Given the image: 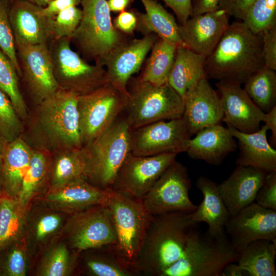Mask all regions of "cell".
Segmentation results:
<instances>
[{
	"mask_svg": "<svg viewBox=\"0 0 276 276\" xmlns=\"http://www.w3.org/2000/svg\"><path fill=\"white\" fill-rule=\"evenodd\" d=\"M78 97L60 88L29 110L20 137L32 149L50 154L81 149Z\"/></svg>",
	"mask_w": 276,
	"mask_h": 276,
	"instance_id": "1",
	"label": "cell"
},
{
	"mask_svg": "<svg viewBox=\"0 0 276 276\" xmlns=\"http://www.w3.org/2000/svg\"><path fill=\"white\" fill-rule=\"evenodd\" d=\"M190 214L153 216L134 265L138 275L160 276L180 258L198 228L199 223L192 220Z\"/></svg>",
	"mask_w": 276,
	"mask_h": 276,
	"instance_id": "2",
	"label": "cell"
},
{
	"mask_svg": "<svg viewBox=\"0 0 276 276\" xmlns=\"http://www.w3.org/2000/svg\"><path fill=\"white\" fill-rule=\"evenodd\" d=\"M260 34L251 31L241 21L229 24L212 53L204 70L208 79L244 84L265 66Z\"/></svg>",
	"mask_w": 276,
	"mask_h": 276,
	"instance_id": "3",
	"label": "cell"
},
{
	"mask_svg": "<svg viewBox=\"0 0 276 276\" xmlns=\"http://www.w3.org/2000/svg\"><path fill=\"white\" fill-rule=\"evenodd\" d=\"M131 128L121 113L103 134L81 148L84 177L101 189L110 188L123 163L131 153Z\"/></svg>",
	"mask_w": 276,
	"mask_h": 276,
	"instance_id": "4",
	"label": "cell"
},
{
	"mask_svg": "<svg viewBox=\"0 0 276 276\" xmlns=\"http://www.w3.org/2000/svg\"><path fill=\"white\" fill-rule=\"evenodd\" d=\"M238 255L225 231L212 235L197 228L180 258L160 276H222L228 264L237 262Z\"/></svg>",
	"mask_w": 276,
	"mask_h": 276,
	"instance_id": "5",
	"label": "cell"
},
{
	"mask_svg": "<svg viewBox=\"0 0 276 276\" xmlns=\"http://www.w3.org/2000/svg\"><path fill=\"white\" fill-rule=\"evenodd\" d=\"M127 90L128 100L122 114L131 129L182 117L183 99L168 83L157 85L132 76Z\"/></svg>",
	"mask_w": 276,
	"mask_h": 276,
	"instance_id": "6",
	"label": "cell"
},
{
	"mask_svg": "<svg viewBox=\"0 0 276 276\" xmlns=\"http://www.w3.org/2000/svg\"><path fill=\"white\" fill-rule=\"evenodd\" d=\"M80 4L82 16L71 43L85 60L101 65L104 59L127 39L126 35L114 27L106 0H81Z\"/></svg>",
	"mask_w": 276,
	"mask_h": 276,
	"instance_id": "7",
	"label": "cell"
},
{
	"mask_svg": "<svg viewBox=\"0 0 276 276\" xmlns=\"http://www.w3.org/2000/svg\"><path fill=\"white\" fill-rule=\"evenodd\" d=\"M107 189L104 204L110 213L116 232V249L121 258L134 268L153 215L146 209L141 199L133 198L110 188Z\"/></svg>",
	"mask_w": 276,
	"mask_h": 276,
	"instance_id": "8",
	"label": "cell"
},
{
	"mask_svg": "<svg viewBox=\"0 0 276 276\" xmlns=\"http://www.w3.org/2000/svg\"><path fill=\"white\" fill-rule=\"evenodd\" d=\"M71 39L63 37L49 43L53 71L60 88L79 96L109 82L104 67L89 64L71 47Z\"/></svg>",
	"mask_w": 276,
	"mask_h": 276,
	"instance_id": "9",
	"label": "cell"
},
{
	"mask_svg": "<svg viewBox=\"0 0 276 276\" xmlns=\"http://www.w3.org/2000/svg\"><path fill=\"white\" fill-rule=\"evenodd\" d=\"M128 93L108 82L79 96L78 109L82 147L107 130L123 112Z\"/></svg>",
	"mask_w": 276,
	"mask_h": 276,
	"instance_id": "10",
	"label": "cell"
},
{
	"mask_svg": "<svg viewBox=\"0 0 276 276\" xmlns=\"http://www.w3.org/2000/svg\"><path fill=\"white\" fill-rule=\"evenodd\" d=\"M191 187L187 168L175 159L141 199L152 215L191 213L197 208L189 197Z\"/></svg>",
	"mask_w": 276,
	"mask_h": 276,
	"instance_id": "11",
	"label": "cell"
},
{
	"mask_svg": "<svg viewBox=\"0 0 276 276\" xmlns=\"http://www.w3.org/2000/svg\"><path fill=\"white\" fill-rule=\"evenodd\" d=\"M131 154L138 156L186 152L191 139L182 118L131 129Z\"/></svg>",
	"mask_w": 276,
	"mask_h": 276,
	"instance_id": "12",
	"label": "cell"
},
{
	"mask_svg": "<svg viewBox=\"0 0 276 276\" xmlns=\"http://www.w3.org/2000/svg\"><path fill=\"white\" fill-rule=\"evenodd\" d=\"M15 49L19 80L34 106L60 88L54 76L49 45H18Z\"/></svg>",
	"mask_w": 276,
	"mask_h": 276,
	"instance_id": "13",
	"label": "cell"
},
{
	"mask_svg": "<svg viewBox=\"0 0 276 276\" xmlns=\"http://www.w3.org/2000/svg\"><path fill=\"white\" fill-rule=\"evenodd\" d=\"M66 231L71 247L78 252L117 244L114 225L105 204L95 205L72 214Z\"/></svg>",
	"mask_w": 276,
	"mask_h": 276,
	"instance_id": "14",
	"label": "cell"
},
{
	"mask_svg": "<svg viewBox=\"0 0 276 276\" xmlns=\"http://www.w3.org/2000/svg\"><path fill=\"white\" fill-rule=\"evenodd\" d=\"M176 155L168 153L138 156L131 153L120 168L110 188L141 199L175 159Z\"/></svg>",
	"mask_w": 276,
	"mask_h": 276,
	"instance_id": "15",
	"label": "cell"
},
{
	"mask_svg": "<svg viewBox=\"0 0 276 276\" xmlns=\"http://www.w3.org/2000/svg\"><path fill=\"white\" fill-rule=\"evenodd\" d=\"M224 229L238 252L259 239L276 243V211L253 202L230 216Z\"/></svg>",
	"mask_w": 276,
	"mask_h": 276,
	"instance_id": "16",
	"label": "cell"
},
{
	"mask_svg": "<svg viewBox=\"0 0 276 276\" xmlns=\"http://www.w3.org/2000/svg\"><path fill=\"white\" fill-rule=\"evenodd\" d=\"M223 111L222 121L228 127L246 133L260 128L265 113L251 100L241 84L218 81L216 83Z\"/></svg>",
	"mask_w": 276,
	"mask_h": 276,
	"instance_id": "17",
	"label": "cell"
},
{
	"mask_svg": "<svg viewBox=\"0 0 276 276\" xmlns=\"http://www.w3.org/2000/svg\"><path fill=\"white\" fill-rule=\"evenodd\" d=\"M183 100L182 118L190 136L222 121L223 111L219 94L206 76L187 91Z\"/></svg>",
	"mask_w": 276,
	"mask_h": 276,
	"instance_id": "18",
	"label": "cell"
},
{
	"mask_svg": "<svg viewBox=\"0 0 276 276\" xmlns=\"http://www.w3.org/2000/svg\"><path fill=\"white\" fill-rule=\"evenodd\" d=\"M158 38L156 35L151 33L140 39H127L111 52L101 64L106 67L109 82L128 93L129 80L139 71Z\"/></svg>",
	"mask_w": 276,
	"mask_h": 276,
	"instance_id": "19",
	"label": "cell"
},
{
	"mask_svg": "<svg viewBox=\"0 0 276 276\" xmlns=\"http://www.w3.org/2000/svg\"><path fill=\"white\" fill-rule=\"evenodd\" d=\"M229 17L225 10L219 9L191 16L178 26L179 36L187 48L206 57L228 27Z\"/></svg>",
	"mask_w": 276,
	"mask_h": 276,
	"instance_id": "20",
	"label": "cell"
},
{
	"mask_svg": "<svg viewBox=\"0 0 276 276\" xmlns=\"http://www.w3.org/2000/svg\"><path fill=\"white\" fill-rule=\"evenodd\" d=\"M40 7L22 0H10L9 20L15 45L49 44L53 39L51 19L41 16Z\"/></svg>",
	"mask_w": 276,
	"mask_h": 276,
	"instance_id": "21",
	"label": "cell"
},
{
	"mask_svg": "<svg viewBox=\"0 0 276 276\" xmlns=\"http://www.w3.org/2000/svg\"><path fill=\"white\" fill-rule=\"evenodd\" d=\"M268 173L258 168L237 165L218 189L230 216L255 201Z\"/></svg>",
	"mask_w": 276,
	"mask_h": 276,
	"instance_id": "22",
	"label": "cell"
},
{
	"mask_svg": "<svg viewBox=\"0 0 276 276\" xmlns=\"http://www.w3.org/2000/svg\"><path fill=\"white\" fill-rule=\"evenodd\" d=\"M107 189L90 183L84 177L50 188L45 200L51 206L72 214L97 204H104Z\"/></svg>",
	"mask_w": 276,
	"mask_h": 276,
	"instance_id": "23",
	"label": "cell"
},
{
	"mask_svg": "<svg viewBox=\"0 0 276 276\" xmlns=\"http://www.w3.org/2000/svg\"><path fill=\"white\" fill-rule=\"evenodd\" d=\"M195 134L193 139H190L186 151L193 159L218 166L237 149L235 137L227 128L220 124L206 127Z\"/></svg>",
	"mask_w": 276,
	"mask_h": 276,
	"instance_id": "24",
	"label": "cell"
},
{
	"mask_svg": "<svg viewBox=\"0 0 276 276\" xmlns=\"http://www.w3.org/2000/svg\"><path fill=\"white\" fill-rule=\"evenodd\" d=\"M227 128L238 140L240 151L236 165L258 168L267 173L276 171V150L267 141L268 129L265 125L250 133L242 132L232 127Z\"/></svg>",
	"mask_w": 276,
	"mask_h": 276,
	"instance_id": "25",
	"label": "cell"
},
{
	"mask_svg": "<svg viewBox=\"0 0 276 276\" xmlns=\"http://www.w3.org/2000/svg\"><path fill=\"white\" fill-rule=\"evenodd\" d=\"M196 186L202 193L203 200L191 213L192 220L198 223H206L208 226L207 232L211 235L223 233L230 215L219 194L218 184L206 177L200 176Z\"/></svg>",
	"mask_w": 276,
	"mask_h": 276,
	"instance_id": "26",
	"label": "cell"
},
{
	"mask_svg": "<svg viewBox=\"0 0 276 276\" xmlns=\"http://www.w3.org/2000/svg\"><path fill=\"white\" fill-rule=\"evenodd\" d=\"M32 152L20 136L7 144L2 154L3 195L17 199Z\"/></svg>",
	"mask_w": 276,
	"mask_h": 276,
	"instance_id": "27",
	"label": "cell"
},
{
	"mask_svg": "<svg viewBox=\"0 0 276 276\" xmlns=\"http://www.w3.org/2000/svg\"><path fill=\"white\" fill-rule=\"evenodd\" d=\"M145 13H137L136 30L146 35L151 33L171 41L177 47H186L178 33V25L174 16L155 0H140Z\"/></svg>",
	"mask_w": 276,
	"mask_h": 276,
	"instance_id": "28",
	"label": "cell"
},
{
	"mask_svg": "<svg viewBox=\"0 0 276 276\" xmlns=\"http://www.w3.org/2000/svg\"><path fill=\"white\" fill-rule=\"evenodd\" d=\"M205 58L187 47H177L167 83L182 99L190 88L206 76L204 70Z\"/></svg>",
	"mask_w": 276,
	"mask_h": 276,
	"instance_id": "29",
	"label": "cell"
},
{
	"mask_svg": "<svg viewBox=\"0 0 276 276\" xmlns=\"http://www.w3.org/2000/svg\"><path fill=\"white\" fill-rule=\"evenodd\" d=\"M276 243L256 240L239 252L237 264L249 276H275Z\"/></svg>",
	"mask_w": 276,
	"mask_h": 276,
	"instance_id": "30",
	"label": "cell"
},
{
	"mask_svg": "<svg viewBox=\"0 0 276 276\" xmlns=\"http://www.w3.org/2000/svg\"><path fill=\"white\" fill-rule=\"evenodd\" d=\"M83 257L84 270L94 276H134L138 274L119 255L116 245L96 248Z\"/></svg>",
	"mask_w": 276,
	"mask_h": 276,
	"instance_id": "31",
	"label": "cell"
},
{
	"mask_svg": "<svg viewBox=\"0 0 276 276\" xmlns=\"http://www.w3.org/2000/svg\"><path fill=\"white\" fill-rule=\"evenodd\" d=\"M177 45L158 37L153 45L151 54L139 76L142 80L155 85L167 83L174 63Z\"/></svg>",
	"mask_w": 276,
	"mask_h": 276,
	"instance_id": "32",
	"label": "cell"
},
{
	"mask_svg": "<svg viewBox=\"0 0 276 276\" xmlns=\"http://www.w3.org/2000/svg\"><path fill=\"white\" fill-rule=\"evenodd\" d=\"M26 208L16 199L0 196V252L18 242L21 237Z\"/></svg>",
	"mask_w": 276,
	"mask_h": 276,
	"instance_id": "33",
	"label": "cell"
},
{
	"mask_svg": "<svg viewBox=\"0 0 276 276\" xmlns=\"http://www.w3.org/2000/svg\"><path fill=\"white\" fill-rule=\"evenodd\" d=\"M51 188L84 177L85 163L81 149H70L52 153L50 157Z\"/></svg>",
	"mask_w": 276,
	"mask_h": 276,
	"instance_id": "34",
	"label": "cell"
},
{
	"mask_svg": "<svg viewBox=\"0 0 276 276\" xmlns=\"http://www.w3.org/2000/svg\"><path fill=\"white\" fill-rule=\"evenodd\" d=\"M243 89L254 103L264 113L276 106V73L265 66L251 75Z\"/></svg>",
	"mask_w": 276,
	"mask_h": 276,
	"instance_id": "35",
	"label": "cell"
},
{
	"mask_svg": "<svg viewBox=\"0 0 276 276\" xmlns=\"http://www.w3.org/2000/svg\"><path fill=\"white\" fill-rule=\"evenodd\" d=\"M50 154L32 149L28 169L22 179L17 200L26 207L44 181L50 165Z\"/></svg>",
	"mask_w": 276,
	"mask_h": 276,
	"instance_id": "36",
	"label": "cell"
},
{
	"mask_svg": "<svg viewBox=\"0 0 276 276\" xmlns=\"http://www.w3.org/2000/svg\"><path fill=\"white\" fill-rule=\"evenodd\" d=\"M19 77L13 63L0 49V89L9 98L21 120L24 122L29 113L20 89Z\"/></svg>",
	"mask_w": 276,
	"mask_h": 276,
	"instance_id": "37",
	"label": "cell"
},
{
	"mask_svg": "<svg viewBox=\"0 0 276 276\" xmlns=\"http://www.w3.org/2000/svg\"><path fill=\"white\" fill-rule=\"evenodd\" d=\"M242 21L253 33L260 34L276 24V0H255Z\"/></svg>",
	"mask_w": 276,
	"mask_h": 276,
	"instance_id": "38",
	"label": "cell"
},
{
	"mask_svg": "<svg viewBox=\"0 0 276 276\" xmlns=\"http://www.w3.org/2000/svg\"><path fill=\"white\" fill-rule=\"evenodd\" d=\"M72 270V261L65 244L60 243L45 255L39 267L38 274L42 276H65Z\"/></svg>",
	"mask_w": 276,
	"mask_h": 276,
	"instance_id": "39",
	"label": "cell"
},
{
	"mask_svg": "<svg viewBox=\"0 0 276 276\" xmlns=\"http://www.w3.org/2000/svg\"><path fill=\"white\" fill-rule=\"evenodd\" d=\"M24 122L8 96L0 89V135L10 143L21 135Z\"/></svg>",
	"mask_w": 276,
	"mask_h": 276,
	"instance_id": "40",
	"label": "cell"
},
{
	"mask_svg": "<svg viewBox=\"0 0 276 276\" xmlns=\"http://www.w3.org/2000/svg\"><path fill=\"white\" fill-rule=\"evenodd\" d=\"M27 271L26 254L18 242L0 252V275L25 276Z\"/></svg>",
	"mask_w": 276,
	"mask_h": 276,
	"instance_id": "41",
	"label": "cell"
},
{
	"mask_svg": "<svg viewBox=\"0 0 276 276\" xmlns=\"http://www.w3.org/2000/svg\"><path fill=\"white\" fill-rule=\"evenodd\" d=\"M10 2V0H0V49L12 61L20 78L21 71L9 17Z\"/></svg>",
	"mask_w": 276,
	"mask_h": 276,
	"instance_id": "42",
	"label": "cell"
},
{
	"mask_svg": "<svg viewBox=\"0 0 276 276\" xmlns=\"http://www.w3.org/2000/svg\"><path fill=\"white\" fill-rule=\"evenodd\" d=\"M82 16V10L76 6L68 7L51 19L53 39L63 37L71 39Z\"/></svg>",
	"mask_w": 276,
	"mask_h": 276,
	"instance_id": "43",
	"label": "cell"
},
{
	"mask_svg": "<svg viewBox=\"0 0 276 276\" xmlns=\"http://www.w3.org/2000/svg\"><path fill=\"white\" fill-rule=\"evenodd\" d=\"M62 223V218L59 214L52 212L43 213L33 223L32 237L35 241L42 242L55 233Z\"/></svg>",
	"mask_w": 276,
	"mask_h": 276,
	"instance_id": "44",
	"label": "cell"
},
{
	"mask_svg": "<svg viewBox=\"0 0 276 276\" xmlns=\"http://www.w3.org/2000/svg\"><path fill=\"white\" fill-rule=\"evenodd\" d=\"M256 203L276 211V171L268 173L255 198Z\"/></svg>",
	"mask_w": 276,
	"mask_h": 276,
	"instance_id": "45",
	"label": "cell"
},
{
	"mask_svg": "<svg viewBox=\"0 0 276 276\" xmlns=\"http://www.w3.org/2000/svg\"><path fill=\"white\" fill-rule=\"evenodd\" d=\"M265 66L276 71V24L260 33Z\"/></svg>",
	"mask_w": 276,
	"mask_h": 276,
	"instance_id": "46",
	"label": "cell"
},
{
	"mask_svg": "<svg viewBox=\"0 0 276 276\" xmlns=\"http://www.w3.org/2000/svg\"><path fill=\"white\" fill-rule=\"evenodd\" d=\"M255 0H220L218 9L225 10L230 16L243 20L246 11Z\"/></svg>",
	"mask_w": 276,
	"mask_h": 276,
	"instance_id": "47",
	"label": "cell"
},
{
	"mask_svg": "<svg viewBox=\"0 0 276 276\" xmlns=\"http://www.w3.org/2000/svg\"><path fill=\"white\" fill-rule=\"evenodd\" d=\"M113 25L119 31L130 35L136 30V15L132 12L122 11L114 19Z\"/></svg>",
	"mask_w": 276,
	"mask_h": 276,
	"instance_id": "48",
	"label": "cell"
},
{
	"mask_svg": "<svg viewBox=\"0 0 276 276\" xmlns=\"http://www.w3.org/2000/svg\"><path fill=\"white\" fill-rule=\"evenodd\" d=\"M81 0H51L44 7H40L38 12L41 16L54 17L61 11L81 3Z\"/></svg>",
	"mask_w": 276,
	"mask_h": 276,
	"instance_id": "49",
	"label": "cell"
},
{
	"mask_svg": "<svg viewBox=\"0 0 276 276\" xmlns=\"http://www.w3.org/2000/svg\"><path fill=\"white\" fill-rule=\"evenodd\" d=\"M175 13L181 24L191 16L192 0H162Z\"/></svg>",
	"mask_w": 276,
	"mask_h": 276,
	"instance_id": "50",
	"label": "cell"
},
{
	"mask_svg": "<svg viewBox=\"0 0 276 276\" xmlns=\"http://www.w3.org/2000/svg\"><path fill=\"white\" fill-rule=\"evenodd\" d=\"M219 2L220 0H192L191 16L218 9Z\"/></svg>",
	"mask_w": 276,
	"mask_h": 276,
	"instance_id": "51",
	"label": "cell"
},
{
	"mask_svg": "<svg viewBox=\"0 0 276 276\" xmlns=\"http://www.w3.org/2000/svg\"><path fill=\"white\" fill-rule=\"evenodd\" d=\"M265 125L268 130L272 133L271 141L272 144L276 145V106H274L270 111L265 113L263 121Z\"/></svg>",
	"mask_w": 276,
	"mask_h": 276,
	"instance_id": "52",
	"label": "cell"
},
{
	"mask_svg": "<svg viewBox=\"0 0 276 276\" xmlns=\"http://www.w3.org/2000/svg\"><path fill=\"white\" fill-rule=\"evenodd\" d=\"M222 276H249L248 273L235 262L228 264L224 269Z\"/></svg>",
	"mask_w": 276,
	"mask_h": 276,
	"instance_id": "53",
	"label": "cell"
},
{
	"mask_svg": "<svg viewBox=\"0 0 276 276\" xmlns=\"http://www.w3.org/2000/svg\"><path fill=\"white\" fill-rule=\"evenodd\" d=\"M132 0H108L107 5L110 11L122 12L129 5Z\"/></svg>",
	"mask_w": 276,
	"mask_h": 276,
	"instance_id": "54",
	"label": "cell"
},
{
	"mask_svg": "<svg viewBox=\"0 0 276 276\" xmlns=\"http://www.w3.org/2000/svg\"><path fill=\"white\" fill-rule=\"evenodd\" d=\"M28 1L41 7H45L51 0H22Z\"/></svg>",
	"mask_w": 276,
	"mask_h": 276,
	"instance_id": "55",
	"label": "cell"
},
{
	"mask_svg": "<svg viewBox=\"0 0 276 276\" xmlns=\"http://www.w3.org/2000/svg\"><path fill=\"white\" fill-rule=\"evenodd\" d=\"M3 161L2 155L0 153V196L3 193Z\"/></svg>",
	"mask_w": 276,
	"mask_h": 276,
	"instance_id": "56",
	"label": "cell"
},
{
	"mask_svg": "<svg viewBox=\"0 0 276 276\" xmlns=\"http://www.w3.org/2000/svg\"><path fill=\"white\" fill-rule=\"evenodd\" d=\"M8 143L0 135V153L2 155L4 152Z\"/></svg>",
	"mask_w": 276,
	"mask_h": 276,
	"instance_id": "57",
	"label": "cell"
}]
</instances>
